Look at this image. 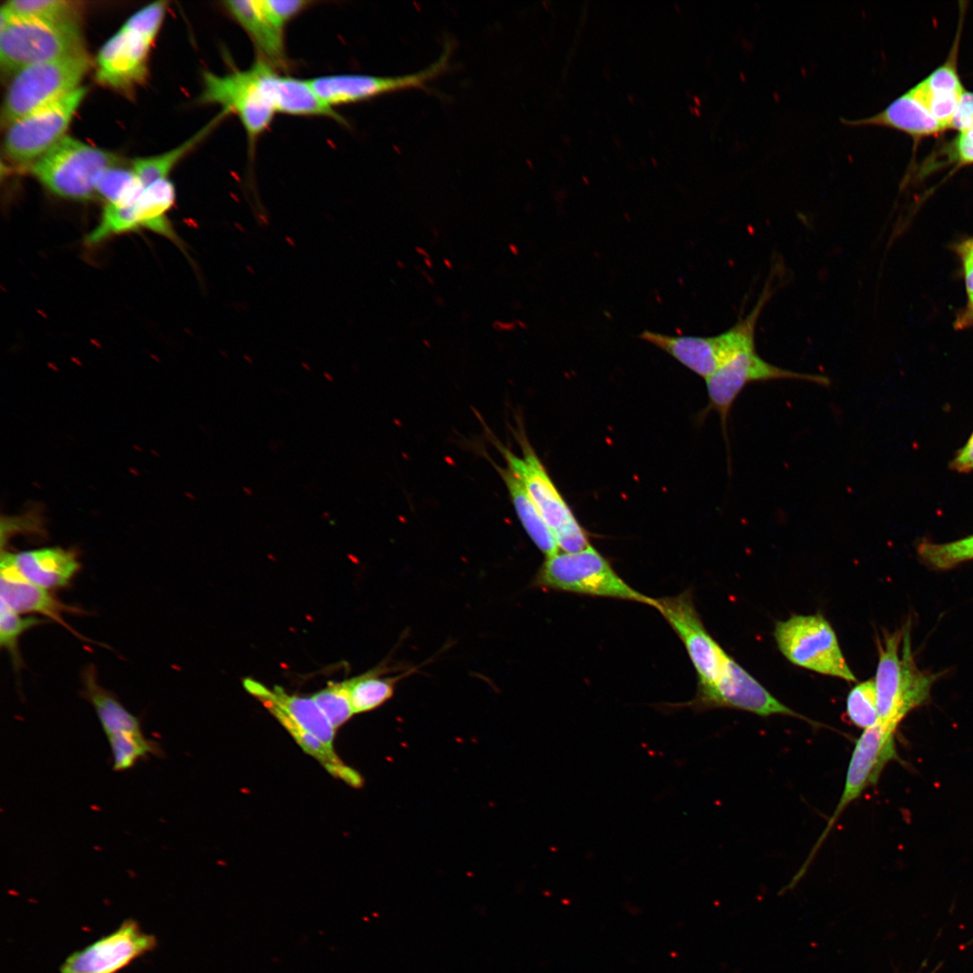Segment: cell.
<instances>
[{
	"mask_svg": "<svg viewBox=\"0 0 973 973\" xmlns=\"http://www.w3.org/2000/svg\"><path fill=\"white\" fill-rule=\"evenodd\" d=\"M443 263H444L445 267L448 269H452L453 268L452 262L449 259L444 258L443 259Z\"/></svg>",
	"mask_w": 973,
	"mask_h": 973,
	"instance_id": "cell-51",
	"label": "cell"
},
{
	"mask_svg": "<svg viewBox=\"0 0 973 973\" xmlns=\"http://www.w3.org/2000/svg\"><path fill=\"white\" fill-rule=\"evenodd\" d=\"M910 90L945 130L950 129L957 105L965 92L951 62L935 69Z\"/></svg>",
	"mask_w": 973,
	"mask_h": 973,
	"instance_id": "cell-24",
	"label": "cell"
},
{
	"mask_svg": "<svg viewBox=\"0 0 973 973\" xmlns=\"http://www.w3.org/2000/svg\"><path fill=\"white\" fill-rule=\"evenodd\" d=\"M955 155L961 165L973 163V128L959 133L955 142Z\"/></svg>",
	"mask_w": 973,
	"mask_h": 973,
	"instance_id": "cell-43",
	"label": "cell"
},
{
	"mask_svg": "<svg viewBox=\"0 0 973 973\" xmlns=\"http://www.w3.org/2000/svg\"><path fill=\"white\" fill-rule=\"evenodd\" d=\"M1 559L11 564L27 581L48 590L67 587L80 569L77 555L60 547L2 551Z\"/></svg>",
	"mask_w": 973,
	"mask_h": 973,
	"instance_id": "cell-19",
	"label": "cell"
},
{
	"mask_svg": "<svg viewBox=\"0 0 973 973\" xmlns=\"http://www.w3.org/2000/svg\"><path fill=\"white\" fill-rule=\"evenodd\" d=\"M203 86L199 102L218 105L227 115H236L250 144L268 128L277 114L256 60L248 69L224 75L205 71Z\"/></svg>",
	"mask_w": 973,
	"mask_h": 973,
	"instance_id": "cell-9",
	"label": "cell"
},
{
	"mask_svg": "<svg viewBox=\"0 0 973 973\" xmlns=\"http://www.w3.org/2000/svg\"><path fill=\"white\" fill-rule=\"evenodd\" d=\"M874 678L879 721L897 726L913 709L925 703L937 674L915 664L910 627L884 635Z\"/></svg>",
	"mask_w": 973,
	"mask_h": 973,
	"instance_id": "cell-1",
	"label": "cell"
},
{
	"mask_svg": "<svg viewBox=\"0 0 973 973\" xmlns=\"http://www.w3.org/2000/svg\"><path fill=\"white\" fill-rule=\"evenodd\" d=\"M262 703L288 731L302 749L320 761L332 775L343 779L353 787H359L361 785L362 779L359 774L345 766L336 756L332 748L327 746L318 738L302 729L276 705L268 701H264Z\"/></svg>",
	"mask_w": 973,
	"mask_h": 973,
	"instance_id": "cell-28",
	"label": "cell"
},
{
	"mask_svg": "<svg viewBox=\"0 0 973 973\" xmlns=\"http://www.w3.org/2000/svg\"><path fill=\"white\" fill-rule=\"evenodd\" d=\"M325 714L334 729L347 722L353 714L350 696V681L332 683L312 697Z\"/></svg>",
	"mask_w": 973,
	"mask_h": 973,
	"instance_id": "cell-37",
	"label": "cell"
},
{
	"mask_svg": "<svg viewBox=\"0 0 973 973\" xmlns=\"http://www.w3.org/2000/svg\"><path fill=\"white\" fill-rule=\"evenodd\" d=\"M222 5L250 38L260 58L274 66L286 63L284 30L269 19L261 0H231Z\"/></svg>",
	"mask_w": 973,
	"mask_h": 973,
	"instance_id": "cell-22",
	"label": "cell"
},
{
	"mask_svg": "<svg viewBox=\"0 0 973 973\" xmlns=\"http://www.w3.org/2000/svg\"><path fill=\"white\" fill-rule=\"evenodd\" d=\"M897 726L878 721L864 730L855 742L848 765L845 782L839 802L825 828L811 850L805 861L791 879L796 885L805 874L824 840L847 806L859 798L870 786L875 785L887 762L896 759L895 732Z\"/></svg>",
	"mask_w": 973,
	"mask_h": 973,
	"instance_id": "cell-10",
	"label": "cell"
},
{
	"mask_svg": "<svg viewBox=\"0 0 973 973\" xmlns=\"http://www.w3.org/2000/svg\"><path fill=\"white\" fill-rule=\"evenodd\" d=\"M515 324H517V325L521 326L522 328H525V327H526V326H525V324H524V323H523L522 321H520V320H516V321H515Z\"/></svg>",
	"mask_w": 973,
	"mask_h": 973,
	"instance_id": "cell-54",
	"label": "cell"
},
{
	"mask_svg": "<svg viewBox=\"0 0 973 973\" xmlns=\"http://www.w3.org/2000/svg\"><path fill=\"white\" fill-rule=\"evenodd\" d=\"M113 758V769L116 772L126 771L139 760L149 755L161 757L164 753L159 744L147 739L143 732L117 733L107 737Z\"/></svg>",
	"mask_w": 973,
	"mask_h": 973,
	"instance_id": "cell-32",
	"label": "cell"
},
{
	"mask_svg": "<svg viewBox=\"0 0 973 973\" xmlns=\"http://www.w3.org/2000/svg\"><path fill=\"white\" fill-rule=\"evenodd\" d=\"M845 715L855 727L867 730L879 721L874 679L859 683L851 688L846 700Z\"/></svg>",
	"mask_w": 973,
	"mask_h": 973,
	"instance_id": "cell-35",
	"label": "cell"
},
{
	"mask_svg": "<svg viewBox=\"0 0 973 973\" xmlns=\"http://www.w3.org/2000/svg\"><path fill=\"white\" fill-rule=\"evenodd\" d=\"M921 560L934 569H949L973 559V534L946 542L934 543L923 541L917 547Z\"/></svg>",
	"mask_w": 973,
	"mask_h": 973,
	"instance_id": "cell-33",
	"label": "cell"
},
{
	"mask_svg": "<svg viewBox=\"0 0 973 973\" xmlns=\"http://www.w3.org/2000/svg\"><path fill=\"white\" fill-rule=\"evenodd\" d=\"M151 43L123 25L99 50L97 81L116 89H126L141 82L147 71Z\"/></svg>",
	"mask_w": 973,
	"mask_h": 973,
	"instance_id": "cell-17",
	"label": "cell"
},
{
	"mask_svg": "<svg viewBox=\"0 0 973 973\" xmlns=\"http://www.w3.org/2000/svg\"><path fill=\"white\" fill-rule=\"evenodd\" d=\"M515 435L522 456H517L496 438L490 440L505 460L506 467L524 486L552 532L559 549L565 552L587 549L592 545L587 532L557 488L524 432L518 430Z\"/></svg>",
	"mask_w": 973,
	"mask_h": 973,
	"instance_id": "cell-2",
	"label": "cell"
},
{
	"mask_svg": "<svg viewBox=\"0 0 973 973\" xmlns=\"http://www.w3.org/2000/svg\"><path fill=\"white\" fill-rule=\"evenodd\" d=\"M423 261H424V264H425V265H426V266H427V267H428L429 268H433V263H432V260L431 259V258H430V257H429V258H423Z\"/></svg>",
	"mask_w": 973,
	"mask_h": 973,
	"instance_id": "cell-50",
	"label": "cell"
},
{
	"mask_svg": "<svg viewBox=\"0 0 973 973\" xmlns=\"http://www.w3.org/2000/svg\"><path fill=\"white\" fill-rule=\"evenodd\" d=\"M449 55L450 50L447 47L441 57L428 68L404 76L337 74L310 78L309 82L319 98L333 108L337 105L367 101L395 91L423 87L427 82L445 69Z\"/></svg>",
	"mask_w": 973,
	"mask_h": 973,
	"instance_id": "cell-15",
	"label": "cell"
},
{
	"mask_svg": "<svg viewBox=\"0 0 973 973\" xmlns=\"http://www.w3.org/2000/svg\"><path fill=\"white\" fill-rule=\"evenodd\" d=\"M382 668L372 670L350 681V696L354 714L364 713L377 708L389 700L395 692L396 683L414 669L396 677H381Z\"/></svg>",
	"mask_w": 973,
	"mask_h": 973,
	"instance_id": "cell-30",
	"label": "cell"
},
{
	"mask_svg": "<svg viewBox=\"0 0 973 973\" xmlns=\"http://www.w3.org/2000/svg\"><path fill=\"white\" fill-rule=\"evenodd\" d=\"M955 250L962 263L968 298L973 296V237L960 241Z\"/></svg>",
	"mask_w": 973,
	"mask_h": 973,
	"instance_id": "cell-41",
	"label": "cell"
},
{
	"mask_svg": "<svg viewBox=\"0 0 973 973\" xmlns=\"http://www.w3.org/2000/svg\"><path fill=\"white\" fill-rule=\"evenodd\" d=\"M432 233L435 238L439 236V232L435 227L432 228Z\"/></svg>",
	"mask_w": 973,
	"mask_h": 973,
	"instance_id": "cell-55",
	"label": "cell"
},
{
	"mask_svg": "<svg viewBox=\"0 0 973 973\" xmlns=\"http://www.w3.org/2000/svg\"><path fill=\"white\" fill-rule=\"evenodd\" d=\"M115 154L64 136L31 166L32 174L53 194L74 200L93 198L107 168L120 164Z\"/></svg>",
	"mask_w": 973,
	"mask_h": 973,
	"instance_id": "cell-7",
	"label": "cell"
},
{
	"mask_svg": "<svg viewBox=\"0 0 973 973\" xmlns=\"http://www.w3.org/2000/svg\"><path fill=\"white\" fill-rule=\"evenodd\" d=\"M44 623L35 616L22 617L20 614L1 602L0 646L8 651L16 669L21 667L22 662L18 650L19 638L26 631Z\"/></svg>",
	"mask_w": 973,
	"mask_h": 973,
	"instance_id": "cell-36",
	"label": "cell"
},
{
	"mask_svg": "<svg viewBox=\"0 0 973 973\" xmlns=\"http://www.w3.org/2000/svg\"><path fill=\"white\" fill-rule=\"evenodd\" d=\"M143 189L132 168L128 169L119 165L105 168L95 183L96 195L106 200L107 205H131L137 200Z\"/></svg>",
	"mask_w": 973,
	"mask_h": 973,
	"instance_id": "cell-31",
	"label": "cell"
},
{
	"mask_svg": "<svg viewBox=\"0 0 973 973\" xmlns=\"http://www.w3.org/2000/svg\"><path fill=\"white\" fill-rule=\"evenodd\" d=\"M243 685L250 694L276 705L302 729L332 748L335 729L313 698L288 695L277 686L270 690L250 678L244 679Z\"/></svg>",
	"mask_w": 973,
	"mask_h": 973,
	"instance_id": "cell-23",
	"label": "cell"
},
{
	"mask_svg": "<svg viewBox=\"0 0 973 973\" xmlns=\"http://www.w3.org/2000/svg\"><path fill=\"white\" fill-rule=\"evenodd\" d=\"M165 11V2H155L135 13L123 25L153 42L162 23Z\"/></svg>",
	"mask_w": 973,
	"mask_h": 973,
	"instance_id": "cell-38",
	"label": "cell"
},
{
	"mask_svg": "<svg viewBox=\"0 0 973 973\" xmlns=\"http://www.w3.org/2000/svg\"><path fill=\"white\" fill-rule=\"evenodd\" d=\"M260 77L276 113L294 116H322L347 123L333 108L325 105L313 89L309 79L280 75L266 59H257Z\"/></svg>",
	"mask_w": 973,
	"mask_h": 973,
	"instance_id": "cell-18",
	"label": "cell"
},
{
	"mask_svg": "<svg viewBox=\"0 0 973 973\" xmlns=\"http://www.w3.org/2000/svg\"><path fill=\"white\" fill-rule=\"evenodd\" d=\"M415 269L420 272V274L427 280V282L429 284H431V285L435 284L433 277L432 276H430L426 271H424L423 269L418 268L417 266H415Z\"/></svg>",
	"mask_w": 973,
	"mask_h": 973,
	"instance_id": "cell-46",
	"label": "cell"
},
{
	"mask_svg": "<svg viewBox=\"0 0 973 973\" xmlns=\"http://www.w3.org/2000/svg\"><path fill=\"white\" fill-rule=\"evenodd\" d=\"M396 266H397V267H398V268H399L400 269H403V268H405V264L404 263V261H402V260H400V259H396Z\"/></svg>",
	"mask_w": 973,
	"mask_h": 973,
	"instance_id": "cell-52",
	"label": "cell"
},
{
	"mask_svg": "<svg viewBox=\"0 0 973 973\" xmlns=\"http://www.w3.org/2000/svg\"><path fill=\"white\" fill-rule=\"evenodd\" d=\"M962 319L964 323H973V296L968 298L967 309Z\"/></svg>",
	"mask_w": 973,
	"mask_h": 973,
	"instance_id": "cell-45",
	"label": "cell"
},
{
	"mask_svg": "<svg viewBox=\"0 0 973 973\" xmlns=\"http://www.w3.org/2000/svg\"><path fill=\"white\" fill-rule=\"evenodd\" d=\"M157 945L154 935L145 932L135 920L127 919L112 932L72 952L59 973H117Z\"/></svg>",
	"mask_w": 973,
	"mask_h": 973,
	"instance_id": "cell-16",
	"label": "cell"
},
{
	"mask_svg": "<svg viewBox=\"0 0 973 973\" xmlns=\"http://www.w3.org/2000/svg\"><path fill=\"white\" fill-rule=\"evenodd\" d=\"M851 127L879 126L904 132L914 138L937 134L945 128L930 114L911 90L893 100L880 112L859 119H841Z\"/></svg>",
	"mask_w": 973,
	"mask_h": 973,
	"instance_id": "cell-21",
	"label": "cell"
},
{
	"mask_svg": "<svg viewBox=\"0 0 973 973\" xmlns=\"http://www.w3.org/2000/svg\"><path fill=\"white\" fill-rule=\"evenodd\" d=\"M515 325H516L515 323H513V322L505 323V322H502V321H495L492 323V327L497 332H512V331H514L515 329Z\"/></svg>",
	"mask_w": 973,
	"mask_h": 973,
	"instance_id": "cell-44",
	"label": "cell"
},
{
	"mask_svg": "<svg viewBox=\"0 0 973 973\" xmlns=\"http://www.w3.org/2000/svg\"><path fill=\"white\" fill-rule=\"evenodd\" d=\"M801 380L828 386L829 377L823 375L798 372L773 365L762 359L756 347L741 351L705 379L707 410L718 414L723 433L727 439L729 414L735 400L750 384L771 380Z\"/></svg>",
	"mask_w": 973,
	"mask_h": 973,
	"instance_id": "cell-11",
	"label": "cell"
},
{
	"mask_svg": "<svg viewBox=\"0 0 973 973\" xmlns=\"http://www.w3.org/2000/svg\"><path fill=\"white\" fill-rule=\"evenodd\" d=\"M678 705L696 711L731 708L763 717L787 715L816 724L773 696L730 656L720 677L714 685L698 688L693 700Z\"/></svg>",
	"mask_w": 973,
	"mask_h": 973,
	"instance_id": "cell-13",
	"label": "cell"
},
{
	"mask_svg": "<svg viewBox=\"0 0 973 973\" xmlns=\"http://www.w3.org/2000/svg\"><path fill=\"white\" fill-rule=\"evenodd\" d=\"M83 684L84 697L93 705L106 737L117 733L142 732L139 718L128 711L114 695L98 685L93 666L84 670Z\"/></svg>",
	"mask_w": 973,
	"mask_h": 973,
	"instance_id": "cell-26",
	"label": "cell"
},
{
	"mask_svg": "<svg viewBox=\"0 0 973 973\" xmlns=\"http://www.w3.org/2000/svg\"><path fill=\"white\" fill-rule=\"evenodd\" d=\"M85 51L77 22L22 18L0 12V63L7 75L41 62Z\"/></svg>",
	"mask_w": 973,
	"mask_h": 973,
	"instance_id": "cell-4",
	"label": "cell"
},
{
	"mask_svg": "<svg viewBox=\"0 0 973 973\" xmlns=\"http://www.w3.org/2000/svg\"><path fill=\"white\" fill-rule=\"evenodd\" d=\"M269 19L281 30L311 4L305 0H261Z\"/></svg>",
	"mask_w": 973,
	"mask_h": 973,
	"instance_id": "cell-39",
	"label": "cell"
},
{
	"mask_svg": "<svg viewBox=\"0 0 973 973\" xmlns=\"http://www.w3.org/2000/svg\"><path fill=\"white\" fill-rule=\"evenodd\" d=\"M86 50L26 67L14 75L2 109V123L18 119L53 104L78 86L89 69Z\"/></svg>",
	"mask_w": 973,
	"mask_h": 973,
	"instance_id": "cell-6",
	"label": "cell"
},
{
	"mask_svg": "<svg viewBox=\"0 0 973 973\" xmlns=\"http://www.w3.org/2000/svg\"><path fill=\"white\" fill-rule=\"evenodd\" d=\"M682 641L698 677V688L714 685L729 655L705 629L691 591L657 598L656 608Z\"/></svg>",
	"mask_w": 973,
	"mask_h": 973,
	"instance_id": "cell-14",
	"label": "cell"
},
{
	"mask_svg": "<svg viewBox=\"0 0 973 973\" xmlns=\"http://www.w3.org/2000/svg\"><path fill=\"white\" fill-rule=\"evenodd\" d=\"M434 301L436 305L440 307H443L445 305L444 300L440 296H435Z\"/></svg>",
	"mask_w": 973,
	"mask_h": 973,
	"instance_id": "cell-48",
	"label": "cell"
},
{
	"mask_svg": "<svg viewBox=\"0 0 973 973\" xmlns=\"http://www.w3.org/2000/svg\"><path fill=\"white\" fill-rule=\"evenodd\" d=\"M4 7L13 15L48 22L76 21L78 7L66 0H12Z\"/></svg>",
	"mask_w": 973,
	"mask_h": 973,
	"instance_id": "cell-34",
	"label": "cell"
},
{
	"mask_svg": "<svg viewBox=\"0 0 973 973\" xmlns=\"http://www.w3.org/2000/svg\"><path fill=\"white\" fill-rule=\"evenodd\" d=\"M490 461L503 479L515 514L528 536L546 557L558 553L559 549L552 532L521 481L507 467L503 468Z\"/></svg>",
	"mask_w": 973,
	"mask_h": 973,
	"instance_id": "cell-25",
	"label": "cell"
},
{
	"mask_svg": "<svg viewBox=\"0 0 973 973\" xmlns=\"http://www.w3.org/2000/svg\"><path fill=\"white\" fill-rule=\"evenodd\" d=\"M423 344H424V345H426L427 347H430V343H429V341H428L427 340H425V339H424V340L423 341Z\"/></svg>",
	"mask_w": 973,
	"mask_h": 973,
	"instance_id": "cell-56",
	"label": "cell"
},
{
	"mask_svg": "<svg viewBox=\"0 0 973 973\" xmlns=\"http://www.w3.org/2000/svg\"><path fill=\"white\" fill-rule=\"evenodd\" d=\"M773 276L766 283L750 313L725 332L714 336H673L644 331L640 338L670 355L683 366L706 379L742 350L755 347L759 315L774 293Z\"/></svg>",
	"mask_w": 973,
	"mask_h": 973,
	"instance_id": "cell-3",
	"label": "cell"
},
{
	"mask_svg": "<svg viewBox=\"0 0 973 973\" xmlns=\"http://www.w3.org/2000/svg\"><path fill=\"white\" fill-rule=\"evenodd\" d=\"M950 468L959 473L973 470V432L950 462Z\"/></svg>",
	"mask_w": 973,
	"mask_h": 973,
	"instance_id": "cell-42",
	"label": "cell"
},
{
	"mask_svg": "<svg viewBox=\"0 0 973 973\" xmlns=\"http://www.w3.org/2000/svg\"><path fill=\"white\" fill-rule=\"evenodd\" d=\"M86 93L85 87H77L60 100L7 126L4 141L6 156L17 163L32 164L40 159L64 137Z\"/></svg>",
	"mask_w": 973,
	"mask_h": 973,
	"instance_id": "cell-12",
	"label": "cell"
},
{
	"mask_svg": "<svg viewBox=\"0 0 973 973\" xmlns=\"http://www.w3.org/2000/svg\"><path fill=\"white\" fill-rule=\"evenodd\" d=\"M508 247H509V250H510V251H511V252H512V253H513L514 255H515V256H516V255H518V253H519V252H518V248H517V247H516V246H515L514 244H512V243H510V244L508 245Z\"/></svg>",
	"mask_w": 973,
	"mask_h": 973,
	"instance_id": "cell-49",
	"label": "cell"
},
{
	"mask_svg": "<svg viewBox=\"0 0 973 973\" xmlns=\"http://www.w3.org/2000/svg\"><path fill=\"white\" fill-rule=\"evenodd\" d=\"M226 115L221 111L194 136L169 151L135 159L132 162V170L142 187L145 188L155 182L167 179L173 167L201 142Z\"/></svg>",
	"mask_w": 973,
	"mask_h": 973,
	"instance_id": "cell-29",
	"label": "cell"
},
{
	"mask_svg": "<svg viewBox=\"0 0 973 973\" xmlns=\"http://www.w3.org/2000/svg\"><path fill=\"white\" fill-rule=\"evenodd\" d=\"M414 250L419 255L423 256V258H429L430 257L427 250H424L423 248L420 247V246H415Z\"/></svg>",
	"mask_w": 973,
	"mask_h": 973,
	"instance_id": "cell-47",
	"label": "cell"
},
{
	"mask_svg": "<svg viewBox=\"0 0 973 973\" xmlns=\"http://www.w3.org/2000/svg\"><path fill=\"white\" fill-rule=\"evenodd\" d=\"M175 196V187L168 178L145 187L133 203L137 229H148L179 244V238L167 218Z\"/></svg>",
	"mask_w": 973,
	"mask_h": 973,
	"instance_id": "cell-27",
	"label": "cell"
},
{
	"mask_svg": "<svg viewBox=\"0 0 973 973\" xmlns=\"http://www.w3.org/2000/svg\"><path fill=\"white\" fill-rule=\"evenodd\" d=\"M533 584L556 591L642 603L654 608L657 605V598L629 586L592 545L578 551H559L546 557Z\"/></svg>",
	"mask_w": 973,
	"mask_h": 973,
	"instance_id": "cell-5",
	"label": "cell"
},
{
	"mask_svg": "<svg viewBox=\"0 0 973 973\" xmlns=\"http://www.w3.org/2000/svg\"><path fill=\"white\" fill-rule=\"evenodd\" d=\"M774 637L779 650L793 664L846 681L856 680L835 632L822 614L792 615L779 621Z\"/></svg>",
	"mask_w": 973,
	"mask_h": 973,
	"instance_id": "cell-8",
	"label": "cell"
},
{
	"mask_svg": "<svg viewBox=\"0 0 973 973\" xmlns=\"http://www.w3.org/2000/svg\"><path fill=\"white\" fill-rule=\"evenodd\" d=\"M243 491H244V493H245V494H247L248 496H250V495H252V490H250V489L249 487H246V486H245V487H243Z\"/></svg>",
	"mask_w": 973,
	"mask_h": 973,
	"instance_id": "cell-53",
	"label": "cell"
},
{
	"mask_svg": "<svg viewBox=\"0 0 973 973\" xmlns=\"http://www.w3.org/2000/svg\"><path fill=\"white\" fill-rule=\"evenodd\" d=\"M675 8L679 12V7L677 4H675Z\"/></svg>",
	"mask_w": 973,
	"mask_h": 973,
	"instance_id": "cell-57",
	"label": "cell"
},
{
	"mask_svg": "<svg viewBox=\"0 0 973 973\" xmlns=\"http://www.w3.org/2000/svg\"><path fill=\"white\" fill-rule=\"evenodd\" d=\"M0 586L1 602L13 611L20 614L28 613L42 614L77 635V632L64 621L62 614L80 613V609L63 604L48 589L27 581L4 559H1Z\"/></svg>",
	"mask_w": 973,
	"mask_h": 973,
	"instance_id": "cell-20",
	"label": "cell"
},
{
	"mask_svg": "<svg viewBox=\"0 0 973 973\" xmlns=\"http://www.w3.org/2000/svg\"><path fill=\"white\" fill-rule=\"evenodd\" d=\"M950 128L966 132L973 128V93L965 91L956 107Z\"/></svg>",
	"mask_w": 973,
	"mask_h": 973,
	"instance_id": "cell-40",
	"label": "cell"
}]
</instances>
